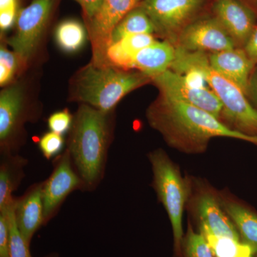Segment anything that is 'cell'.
Returning a JSON list of instances; mask_svg holds the SVG:
<instances>
[{"label": "cell", "mask_w": 257, "mask_h": 257, "mask_svg": "<svg viewBox=\"0 0 257 257\" xmlns=\"http://www.w3.org/2000/svg\"><path fill=\"white\" fill-rule=\"evenodd\" d=\"M248 96H250L257 105V71L253 72L250 78Z\"/></svg>", "instance_id": "d6a6232c"}, {"label": "cell", "mask_w": 257, "mask_h": 257, "mask_svg": "<svg viewBox=\"0 0 257 257\" xmlns=\"http://www.w3.org/2000/svg\"><path fill=\"white\" fill-rule=\"evenodd\" d=\"M64 147V139L62 135L49 132L40 139L39 147L43 156L50 160L58 155Z\"/></svg>", "instance_id": "4316f807"}, {"label": "cell", "mask_w": 257, "mask_h": 257, "mask_svg": "<svg viewBox=\"0 0 257 257\" xmlns=\"http://www.w3.org/2000/svg\"><path fill=\"white\" fill-rule=\"evenodd\" d=\"M0 165V212L8 210L14 202L13 192L18 188L24 176L27 160L23 157L4 155Z\"/></svg>", "instance_id": "d6986e66"}, {"label": "cell", "mask_w": 257, "mask_h": 257, "mask_svg": "<svg viewBox=\"0 0 257 257\" xmlns=\"http://www.w3.org/2000/svg\"><path fill=\"white\" fill-rule=\"evenodd\" d=\"M152 126L170 143L182 148H203L211 138L224 137L245 140L257 145V137L228 127L214 115L181 101L162 96L148 113Z\"/></svg>", "instance_id": "6da1fadb"}, {"label": "cell", "mask_w": 257, "mask_h": 257, "mask_svg": "<svg viewBox=\"0 0 257 257\" xmlns=\"http://www.w3.org/2000/svg\"><path fill=\"white\" fill-rule=\"evenodd\" d=\"M176 48L168 42L155 41L139 51L133 62V68L150 78L163 73L172 67L175 59Z\"/></svg>", "instance_id": "e0dca14e"}, {"label": "cell", "mask_w": 257, "mask_h": 257, "mask_svg": "<svg viewBox=\"0 0 257 257\" xmlns=\"http://www.w3.org/2000/svg\"><path fill=\"white\" fill-rule=\"evenodd\" d=\"M15 202L9 207L10 217V257H32L30 254V244L24 239L17 225L15 215Z\"/></svg>", "instance_id": "cb8c5ba5"}, {"label": "cell", "mask_w": 257, "mask_h": 257, "mask_svg": "<svg viewBox=\"0 0 257 257\" xmlns=\"http://www.w3.org/2000/svg\"><path fill=\"white\" fill-rule=\"evenodd\" d=\"M52 5L53 0H33L18 13L16 33L8 40V44L22 62H28L36 50Z\"/></svg>", "instance_id": "8992f818"}, {"label": "cell", "mask_w": 257, "mask_h": 257, "mask_svg": "<svg viewBox=\"0 0 257 257\" xmlns=\"http://www.w3.org/2000/svg\"><path fill=\"white\" fill-rule=\"evenodd\" d=\"M225 211L238 228L242 243L257 252V215L236 203H225Z\"/></svg>", "instance_id": "ffe728a7"}, {"label": "cell", "mask_w": 257, "mask_h": 257, "mask_svg": "<svg viewBox=\"0 0 257 257\" xmlns=\"http://www.w3.org/2000/svg\"><path fill=\"white\" fill-rule=\"evenodd\" d=\"M209 60L214 70L234 83L248 96L250 78L255 64L244 50L234 48L211 53Z\"/></svg>", "instance_id": "4fadbf2b"}, {"label": "cell", "mask_w": 257, "mask_h": 257, "mask_svg": "<svg viewBox=\"0 0 257 257\" xmlns=\"http://www.w3.org/2000/svg\"><path fill=\"white\" fill-rule=\"evenodd\" d=\"M73 121L72 114L67 109H64L50 115L48 126L51 132L62 135L72 128Z\"/></svg>", "instance_id": "83f0119b"}, {"label": "cell", "mask_w": 257, "mask_h": 257, "mask_svg": "<svg viewBox=\"0 0 257 257\" xmlns=\"http://www.w3.org/2000/svg\"><path fill=\"white\" fill-rule=\"evenodd\" d=\"M197 213L201 234H211L241 241L236 226L221 210L217 200L212 196L207 194L199 199Z\"/></svg>", "instance_id": "2e32d148"}, {"label": "cell", "mask_w": 257, "mask_h": 257, "mask_svg": "<svg viewBox=\"0 0 257 257\" xmlns=\"http://www.w3.org/2000/svg\"><path fill=\"white\" fill-rule=\"evenodd\" d=\"M148 76L93 62L77 75L76 98L83 104L108 113L126 94L146 84Z\"/></svg>", "instance_id": "3957f363"}, {"label": "cell", "mask_w": 257, "mask_h": 257, "mask_svg": "<svg viewBox=\"0 0 257 257\" xmlns=\"http://www.w3.org/2000/svg\"><path fill=\"white\" fill-rule=\"evenodd\" d=\"M18 57L14 52H11L5 47L0 50V84L4 86L9 83L18 67Z\"/></svg>", "instance_id": "484cf974"}, {"label": "cell", "mask_w": 257, "mask_h": 257, "mask_svg": "<svg viewBox=\"0 0 257 257\" xmlns=\"http://www.w3.org/2000/svg\"><path fill=\"white\" fill-rule=\"evenodd\" d=\"M214 11L236 45L244 47L256 27L253 10L240 0H216Z\"/></svg>", "instance_id": "7c38bea8"}, {"label": "cell", "mask_w": 257, "mask_h": 257, "mask_svg": "<svg viewBox=\"0 0 257 257\" xmlns=\"http://www.w3.org/2000/svg\"><path fill=\"white\" fill-rule=\"evenodd\" d=\"M53 172L42 183L45 223L55 215L66 197L75 189H84V184L77 173L69 150H66L56 160Z\"/></svg>", "instance_id": "52a82bcc"}, {"label": "cell", "mask_w": 257, "mask_h": 257, "mask_svg": "<svg viewBox=\"0 0 257 257\" xmlns=\"http://www.w3.org/2000/svg\"><path fill=\"white\" fill-rule=\"evenodd\" d=\"M55 40L64 52H76L82 48L85 42V28L77 20H65L56 29Z\"/></svg>", "instance_id": "7402d4cb"}, {"label": "cell", "mask_w": 257, "mask_h": 257, "mask_svg": "<svg viewBox=\"0 0 257 257\" xmlns=\"http://www.w3.org/2000/svg\"><path fill=\"white\" fill-rule=\"evenodd\" d=\"M17 0H0V28L1 30L11 28L17 21Z\"/></svg>", "instance_id": "f1b7e54d"}, {"label": "cell", "mask_w": 257, "mask_h": 257, "mask_svg": "<svg viewBox=\"0 0 257 257\" xmlns=\"http://www.w3.org/2000/svg\"><path fill=\"white\" fill-rule=\"evenodd\" d=\"M243 50H245L253 64L256 65L257 64V26L253 30L246 45L243 47Z\"/></svg>", "instance_id": "1f68e13d"}, {"label": "cell", "mask_w": 257, "mask_h": 257, "mask_svg": "<svg viewBox=\"0 0 257 257\" xmlns=\"http://www.w3.org/2000/svg\"><path fill=\"white\" fill-rule=\"evenodd\" d=\"M203 0H143L140 6L151 19L156 30L168 35L183 30Z\"/></svg>", "instance_id": "8fae6325"}, {"label": "cell", "mask_w": 257, "mask_h": 257, "mask_svg": "<svg viewBox=\"0 0 257 257\" xmlns=\"http://www.w3.org/2000/svg\"><path fill=\"white\" fill-rule=\"evenodd\" d=\"M179 47L191 52H222L235 48L233 39L220 23L214 19L199 20L181 32Z\"/></svg>", "instance_id": "30bf717a"}, {"label": "cell", "mask_w": 257, "mask_h": 257, "mask_svg": "<svg viewBox=\"0 0 257 257\" xmlns=\"http://www.w3.org/2000/svg\"><path fill=\"white\" fill-rule=\"evenodd\" d=\"M152 79L160 89L162 96L199 108L219 119L220 117L222 104L211 89L193 87L184 82L180 74L171 69Z\"/></svg>", "instance_id": "ba28073f"}, {"label": "cell", "mask_w": 257, "mask_h": 257, "mask_svg": "<svg viewBox=\"0 0 257 257\" xmlns=\"http://www.w3.org/2000/svg\"><path fill=\"white\" fill-rule=\"evenodd\" d=\"M143 0H104L100 9L89 22V35L94 52V63L105 64V52L111 33L123 18Z\"/></svg>", "instance_id": "9c48e42d"}, {"label": "cell", "mask_w": 257, "mask_h": 257, "mask_svg": "<svg viewBox=\"0 0 257 257\" xmlns=\"http://www.w3.org/2000/svg\"><path fill=\"white\" fill-rule=\"evenodd\" d=\"M187 257H214L207 241L201 234L189 229L184 243Z\"/></svg>", "instance_id": "d4e9b609"}, {"label": "cell", "mask_w": 257, "mask_h": 257, "mask_svg": "<svg viewBox=\"0 0 257 257\" xmlns=\"http://www.w3.org/2000/svg\"><path fill=\"white\" fill-rule=\"evenodd\" d=\"M154 174V182L157 195L170 218L176 248H179L183 236L182 218L187 189L184 179L162 150H156L149 155Z\"/></svg>", "instance_id": "5b68a950"}, {"label": "cell", "mask_w": 257, "mask_h": 257, "mask_svg": "<svg viewBox=\"0 0 257 257\" xmlns=\"http://www.w3.org/2000/svg\"><path fill=\"white\" fill-rule=\"evenodd\" d=\"M173 63L200 69L208 85L220 100L223 106L221 112L225 118L236 131L257 137V109L250 104L247 96L239 87L212 68L204 52H191L178 47L176 48Z\"/></svg>", "instance_id": "277c9868"}, {"label": "cell", "mask_w": 257, "mask_h": 257, "mask_svg": "<svg viewBox=\"0 0 257 257\" xmlns=\"http://www.w3.org/2000/svg\"><path fill=\"white\" fill-rule=\"evenodd\" d=\"M15 215L20 232L30 245L34 234L45 224L42 183L35 184L23 197L15 199Z\"/></svg>", "instance_id": "5bb4252c"}, {"label": "cell", "mask_w": 257, "mask_h": 257, "mask_svg": "<svg viewBox=\"0 0 257 257\" xmlns=\"http://www.w3.org/2000/svg\"><path fill=\"white\" fill-rule=\"evenodd\" d=\"M45 257H59V256L57 253H52V254L48 255V256Z\"/></svg>", "instance_id": "e575fe53"}, {"label": "cell", "mask_w": 257, "mask_h": 257, "mask_svg": "<svg viewBox=\"0 0 257 257\" xmlns=\"http://www.w3.org/2000/svg\"><path fill=\"white\" fill-rule=\"evenodd\" d=\"M156 41L150 34H139L124 37L111 43L105 52V64L116 68L133 69L134 58L137 53Z\"/></svg>", "instance_id": "ac0fdd59"}, {"label": "cell", "mask_w": 257, "mask_h": 257, "mask_svg": "<svg viewBox=\"0 0 257 257\" xmlns=\"http://www.w3.org/2000/svg\"><path fill=\"white\" fill-rule=\"evenodd\" d=\"M109 140L107 113L86 104L79 106L67 150L87 190L95 189L103 178Z\"/></svg>", "instance_id": "7a4b0ae2"}, {"label": "cell", "mask_w": 257, "mask_h": 257, "mask_svg": "<svg viewBox=\"0 0 257 257\" xmlns=\"http://www.w3.org/2000/svg\"><path fill=\"white\" fill-rule=\"evenodd\" d=\"M23 92L13 85L0 94V141L4 155L11 153V140L18 131L23 115Z\"/></svg>", "instance_id": "9a60e30c"}, {"label": "cell", "mask_w": 257, "mask_h": 257, "mask_svg": "<svg viewBox=\"0 0 257 257\" xmlns=\"http://www.w3.org/2000/svg\"><path fill=\"white\" fill-rule=\"evenodd\" d=\"M202 236L207 241L214 257H239L248 251L252 252L251 248L241 241L211 234Z\"/></svg>", "instance_id": "603a6c76"}, {"label": "cell", "mask_w": 257, "mask_h": 257, "mask_svg": "<svg viewBox=\"0 0 257 257\" xmlns=\"http://www.w3.org/2000/svg\"><path fill=\"white\" fill-rule=\"evenodd\" d=\"M8 210L0 212V257H10V217Z\"/></svg>", "instance_id": "f546056e"}, {"label": "cell", "mask_w": 257, "mask_h": 257, "mask_svg": "<svg viewBox=\"0 0 257 257\" xmlns=\"http://www.w3.org/2000/svg\"><path fill=\"white\" fill-rule=\"evenodd\" d=\"M253 254V253L251 251H248V252L243 253V255L239 257H252Z\"/></svg>", "instance_id": "836d02e7"}, {"label": "cell", "mask_w": 257, "mask_h": 257, "mask_svg": "<svg viewBox=\"0 0 257 257\" xmlns=\"http://www.w3.org/2000/svg\"><path fill=\"white\" fill-rule=\"evenodd\" d=\"M156 30L153 22L140 7L125 15L111 33V43H114L130 35L151 34Z\"/></svg>", "instance_id": "44dd1931"}, {"label": "cell", "mask_w": 257, "mask_h": 257, "mask_svg": "<svg viewBox=\"0 0 257 257\" xmlns=\"http://www.w3.org/2000/svg\"><path fill=\"white\" fill-rule=\"evenodd\" d=\"M250 1L252 2V3L257 5V0H250Z\"/></svg>", "instance_id": "d590c367"}, {"label": "cell", "mask_w": 257, "mask_h": 257, "mask_svg": "<svg viewBox=\"0 0 257 257\" xmlns=\"http://www.w3.org/2000/svg\"><path fill=\"white\" fill-rule=\"evenodd\" d=\"M82 7L86 18L90 22L97 14L104 0H75Z\"/></svg>", "instance_id": "4dcf8cb0"}]
</instances>
